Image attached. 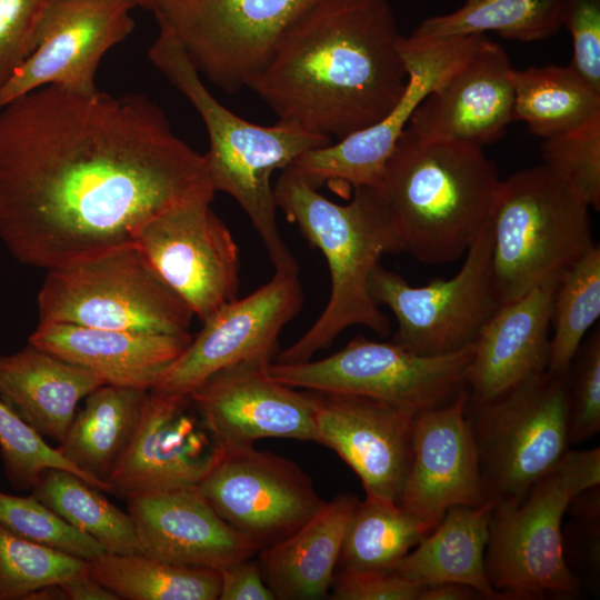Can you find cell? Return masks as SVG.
Segmentation results:
<instances>
[{
	"mask_svg": "<svg viewBox=\"0 0 600 600\" xmlns=\"http://www.w3.org/2000/svg\"><path fill=\"white\" fill-rule=\"evenodd\" d=\"M214 193L203 154L144 94L47 86L0 108V239L22 264L132 246L153 217Z\"/></svg>",
	"mask_w": 600,
	"mask_h": 600,
	"instance_id": "obj_1",
	"label": "cell"
},
{
	"mask_svg": "<svg viewBox=\"0 0 600 600\" xmlns=\"http://www.w3.org/2000/svg\"><path fill=\"white\" fill-rule=\"evenodd\" d=\"M388 0H318L248 88L279 123L340 140L384 118L408 73Z\"/></svg>",
	"mask_w": 600,
	"mask_h": 600,
	"instance_id": "obj_2",
	"label": "cell"
},
{
	"mask_svg": "<svg viewBox=\"0 0 600 600\" xmlns=\"http://www.w3.org/2000/svg\"><path fill=\"white\" fill-rule=\"evenodd\" d=\"M353 190L348 203H336L291 167L282 170L273 186L277 208L322 252L331 278L322 313L301 338L277 354L274 362L311 360L356 324L383 337L390 333L389 319L371 298L369 279L383 254L401 249L379 187Z\"/></svg>",
	"mask_w": 600,
	"mask_h": 600,
	"instance_id": "obj_3",
	"label": "cell"
},
{
	"mask_svg": "<svg viewBox=\"0 0 600 600\" xmlns=\"http://www.w3.org/2000/svg\"><path fill=\"white\" fill-rule=\"evenodd\" d=\"M500 182L481 146L424 140L407 127L379 190L401 252L440 264L466 254L490 220Z\"/></svg>",
	"mask_w": 600,
	"mask_h": 600,
	"instance_id": "obj_4",
	"label": "cell"
},
{
	"mask_svg": "<svg viewBox=\"0 0 600 600\" xmlns=\"http://www.w3.org/2000/svg\"><path fill=\"white\" fill-rule=\"evenodd\" d=\"M152 64L200 114L209 138L203 154L214 191L231 196L249 217L278 272H299L298 263L277 224L271 176L290 167L304 152L332 139L277 122L260 126L221 104L202 82L174 36L164 27L151 44Z\"/></svg>",
	"mask_w": 600,
	"mask_h": 600,
	"instance_id": "obj_5",
	"label": "cell"
},
{
	"mask_svg": "<svg viewBox=\"0 0 600 600\" xmlns=\"http://www.w3.org/2000/svg\"><path fill=\"white\" fill-rule=\"evenodd\" d=\"M600 486V449H569L517 503H491L486 571L502 600L576 599L581 582L564 556L570 503Z\"/></svg>",
	"mask_w": 600,
	"mask_h": 600,
	"instance_id": "obj_6",
	"label": "cell"
},
{
	"mask_svg": "<svg viewBox=\"0 0 600 600\" xmlns=\"http://www.w3.org/2000/svg\"><path fill=\"white\" fill-rule=\"evenodd\" d=\"M589 209L543 163L501 180L489 220L492 277L500 304L558 278L596 244Z\"/></svg>",
	"mask_w": 600,
	"mask_h": 600,
	"instance_id": "obj_7",
	"label": "cell"
},
{
	"mask_svg": "<svg viewBox=\"0 0 600 600\" xmlns=\"http://www.w3.org/2000/svg\"><path fill=\"white\" fill-rule=\"evenodd\" d=\"M487 501L519 502L570 449L566 376L547 370L487 401L467 400Z\"/></svg>",
	"mask_w": 600,
	"mask_h": 600,
	"instance_id": "obj_8",
	"label": "cell"
},
{
	"mask_svg": "<svg viewBox=\"0 0 600 600\" xmlns=\"http://www.w3.org/2000/svg\"><path fill=\"white\" fill-rule=\"evenodd\" d=\"M37 304L39 322L132 332L188 333L194 317L134 244L49 269Z\"/></svg>",
	"mask_w": 600,
	"mask_h": 600,
	"instance_id": "obj_9",
	"label": "cell"
},
{
	"mask_svg": "<svg viewBox=\"0 0 600 600\" xmlns=\"http://www.w3.org/2000/svg\"><path fill=\"white\" fill-rule=\"evenodd\" d=\"M473 343L442 356H420L390 341L358 337L316 361L269 364L270 374L296 389L356 394L413 413L451 402L467 389Z\"/></svg>",
	"mask_w": 600,
	"mask_h": 600,
	"instance_id": "obj_10",
	"label": "cell"
},
{
	"mask_svg": "<svg viewBox=\"0 0 600 600\" xmlns=\"http://www.w3.org/2000/svg\"><path fill=\"white\" fill-rule=\"evenodd\" d=\"M318 0H160L154 16L199 74L233 93L266 67L288 28Z\"/></svg>",
	"mask_w": 600,
	"mask_h": 600,
	"instance_id": "obj_11",
	"label": "cell"
},
{
	"mask_svg": "<svg viewBox=\"0 0 600 600\" xmlns=\"http://www.w3.org/2000/svg\"><path fill=\"white\" fill-rule=\"evenodd\" d=\"M492 231L486 224L466 252L457 274L413 287L380 263L369 291L396 317L392 342L420 356H442L471 346L501 306L493 283Z\"/></svg>",
	"mask_w": 600,
	"mask_h": 600,
	"instance_id": "obj_12",
	"label": "cell"
},
{
	"mask_svg": "<svg viewBox=\"0 0 600 600\" xmlns=\"http://www.w3.org/2000/svg\"><path fill=\"white\" fill-rule=\"evenodd\" d=\"M483 38L473 34L422 40L400 36L398 46L408 83L394 108L366 129L304 152L291 168L317 189L329 182L379 187L386 163L416 108L471 57Z\"/></svg>",
	"mask_w": 600,
	"mask_h": 600,
	"instance_id": "obj_13",
	"label": "cell"
},
{
	"mask_svg": "<svg viewBox=\"0 0 600 600\" xmlns=\"http://www.w3.org/2000/svg\"><path fill=\"white\" fill-rule=\"evenodd\" d=\"M212 197L177 204L147 221L133 244L201 322L239 291V248Z\"/></svg>",
	"mask_w": 600,
	"mask_h": 600,
	"instance_id": "obj_14",
	"label": "cell"
},
{
	"mask_svg": "<svg viewBox=\"0 0 600 600\" xmlns=\"http://www.w3.org/2000/svg\"><path fill=\"white\" fill-rule=\"evenodd\" d=\"M197 488L259 550L291 536L324 502L298 464L254 446L222 452Z\"/></svg>",
	"mask_w": 600,
	"mask_h": 600,
	"instance_id": "obj_15",
	"label": "cell"
},
{
	"mask_svg": "<svg viewBox=\"0 0 600 600\" xmlns=\"http://www.w3.org/2000/svg\"><path fill=\"white\" fill-rule=\"evenodd\" d=\"M299 272H278L262 287L234 299L202 322L201 330L149 391L190 393L219 370L243 361L272 362L279 334L301 310Z\"/></svg>",
	"mask_w": 600,
	"mask_h": 600,
	"instance_id": "obj_16",
	"label": "cell"
},
{
	"mask_svg": "<svg viewBox=\"0 0 600 600\" xmlns=\"http://www.w3.org/2000/svg\"><path fill=\"white\" fill-rule=\"evenodd\" d=\"M134 8L128 0H47L34 50L0 89V108L47 86L97 91L100 61L133 31Z\"/></svg>",
	"mask_w": 600,
	"mask_h": 600,
	"instance_id": "obj_17",
	"label": "cell"
},
{
	"mask_svg": "<svg viewBox=\"0 0 600 600\" xmlns=\"http://www.w3.org/2000/svg\"><path fill=\"white\" fill-rule=\"evenodd\" d=\"M190 396L148 391L132 436L107 482L124 499L197 487L221 456Z\"/></svg>",
	"mask_w": 600,
	"mask_h": 600,
	"instance_id": "obj_18",
	"label": "cell"
},
{
	"mask_svg": "<svg viewBox=\"0 0 600 600\" xmlns=\"http://www.w3.org/2000/svg\"><path fill=\"white\" fill-rule=\"evenodd\" d=\"M270 363L229 366L190 393L221 452L253 447L264 438L319 443L309 392L274 379Z\"/></svg>",
	"mask_w": 600,
	"mask_h": 600,
	"instance_id": "obj_19",
	"label": "cell"
},
{
	"mask_svg": "<svg viewBox=\"0 0 600 600\" xmlns=\"http://www.w3.org/2000/svg\"><path fill=\"white\" fill-rule=\"evenodd\" d=\"M307 391L319 443L352 469L366 497L397 502L411 462L414 413L369 397Z\"/></svg>",
	"mask_w": 600,
	"mask_h": 600,
	"instance_id": "obj_20",
	"label": "cell"
},
{
	"mask_svg": "<svg viewBox=\"0 0 600 600\" xmlns=\"http://www.w3.org/2000/svg\"><path fill=\"white\" fill-rule=\"evenodd\" d=\"M467 400L464 389L451 402L413 416L411 462L397 503L427 533L449 508L487 502Z\"/></svg>",
	"mask_w": 600,
	"mask_h": 600,
	"instance_id": "obj_21",
	"label": "cell"
},
{
	"mask_svg": "<svg viewBox=\"0 0 600 600\" xmlns=\"http://www.w3.org/2000/svg\"><path fill=\"white\" fill-rule=\"evenodd\" d=\"M512 71L504 49L484 37L471 57L419 103L408 127L424 140L481 147L499 140L513 121Z\"/></svg>",
	"mask_w": 600,
	"mask_h": 600,
	"instance_id": "obj_22",
	"label": "cell"
},
{
	"mask_svg": "<svg viewBox=\"0 0 600 600\" xmlns=\"http://www.w3.org/2000/svg\"><path fill=\"white\" fill-rule=\"evenodd\" d=\"M141 553L166 562L220 571L259 548L230 527L197 487L127 498Z\"/></svg>",
	"mask_w": 600,
	"mask_h": 600,
	"instance_id": "obj_23",
	"label": "cell"
},
{
	"mask_svg": "<svg viewBox=\"0 0 600 600\" xmlns=\"http://www.w3.org/2000/svg\"><path fill=\"white\" fill-rule=\"evenodd\" d=\"M557 279L501 304L484 324L468 368L469 401L493 400L547 370Z\"/></svg>",
	"mask_w": 600,
	"mask_h": 600,
	"instance_id": "obj_24",
	"label": "cell"
},
{
	"mask_svg": "<svg viewBox=\"0 0 600 600\" xmlns=\"http://www.w3.org/2000/svg\"><path fill=\"white\" fill-rule=\"evenodd\" d=\"M192 339L39 322L29 343L98 374L104 384L151 390Z\"/></svg>",
	"mask_w": 600,
	"mask_h": 600,
	"instance_id": "obj_25",
	"label": "cell"
},
{
	"mask_svg": "<svg viewBox=\"0 0 600 600\" xmlns=\"http://www.w3.org/2000/svg\"><path fill=\"white\" fill-rule=\"evenodd\" d=\"M101 384L94 372L31 343L0 354V398L41 437L58 443L80 400Z\"/></svg>",
	"mask_w": 600,
	"mask_h": 600,
	"instance_id": "obj_26",
	"label": "cell"
},
{
	"mask_svg": "<svg viewBox=\"0 0 600 600\" xmlns=\"http://www.w3.org/2000/svg\"><path fill=\"white\" fill-rule=\"evenodd\" d=\"M358 500L351 493L336 496L291 536L258 551L262 577L276 599L319 600L329 594Z\"/></svg>",
	"mask_w": 600,
	"mask_h": 600,
	"instance_id": "obj_27",
	"label": "cell"
},
{
	"mask_svg": "<svg viewBox=\"0 0 600 600\" xmlns=\"http://www.w3.org/2000/svg\"><path fill=\"white\" fill-rule=\"evenodd\" d=\"M491 509L489 501L449 508L393 571L422 587L456 582L474 588L483 599L502 600L486 571Z\"/></svg>",
	"mask_w": 600,
	"mask_h": 600,
	"instance_id": "obj_28",
	"label": "cell"
},
{
	"mask_svg": "<svg viewBox=\"0 0 600 600\" xmlns=\"http://www.w3.org/2000/svg\"><path fill=\"white\" fill-rule=\"evenodd\" d=\"M147 393L112 384L97 387L59 443L63 458L103 492H112L108 477L132 436Z\"/></svg>",
	"mask_w": 600,
	"mask_h": 600,
	"instance_id": "obj_29",
	"label": "cell"
},
{
	"mask_svg": "<svg viewBox=\"0 0 600 600\" xmlns=\"http://www.w3.org/2000/svg\"><path fill=\"white\" fill-rule=\"evenodd\" d=\"M513 121L543 139L600 117V93L571 66L549 64L512 71Z\"/></svg>",
	"mask_w": 600,
	"mask_h": 600,
	"instance_id": "obj_30",
	"label": "cell"
},
{
	"mask_svg": "<svg viewBox=\"0 0 600 600\" xmlns=\"http://www.w3.org/2000/svg\"><path fill=\"white\" fill-rule=\"evenodd\" d=\"M563 0H467L459 9L432 16L410 34L422 40L496 32L518 41L549 38L562 27Z\"/></svg>",
	"mask_w": 600,
	"mask_h": 600,
	"instance_id": "obj_31",
	"label": "cell"
},
{
	"mask_svg": "<svg viewBox=\"0 0 600 600\" xmlns=\"http://www.w3.org/2000/svg\"><path fill=\"white\" fill-rule=\"evenodd\" d=\"M89 574L127 600H217L220 572L174 564L142 553L104 552L89 561Z\"/></svg>",
	"mask_w": 600,
	"mask_h": 600,
	"instance_id": "obj_32",
	"label": "cell"
},
{
	"mask_svg": "<svg viewBox=\"0 0 600 600\" xmlns=\"http://www.w3.org/2000/svg\"><path fill=\"white\" fill-rule=\"evenodd\" d=\"M31 491L68 524L94 539L106 552L141 553L128 512L76 473L60 468L46 469Z\"/></svg>",
	"mask_w": 600,
	"mask_h": 600,
	"instance_id": "obj_33",
	"label": "cell"
},
{
	"mask_svg": "<svg viewBox=\"0 0 600 600\" xmlns=\"http://www.w3.org/2000/svg\"><path fill=\"white\" fill-rule=\"evenodd\" d=\"M397 502L366 497L353 508L338 564L354 572H391L426 536Z\"/></svg>",
	"mask_w": 600,
	"mask_h": 600,
	"instance_id": "obj_34",
	"label": "cell"
},
{
	"mask_svg": "<svg viewBox=\"0 0 600 600\" xmlns=\"http://www.w3.org/2000/svg\"><path fill=\"white\" fill-rule=\"evenodd\" d=\"M600 317V247L593 244L557 279L547 371L566 376L588 330Z\"/></svg>",
	"mask_w": 600,
	"mask_h": 600,
	"instance_id": "obj_35",
	"label": "cell"
},
{
	"mask_svg": "<svg viewBox=\"0 0 600 600\" xmlns=\"http://www.w3.org/2000/svg\"><path fill=\"white\" fill-rule=\"evenodd\" d=\"M89 569V561L26 540L0 526V600H27Z\"/></svg>",
	"mask_w": 600,
	"mask_h": 600,
	"instance_id": "obj_36",
	"label": "cell"
},
{
	"mask_svg": "<svg viewBox=\"0 0 600 600\" xmlns=\"http://www.w3.org/2000/svg\"><path fill=\"white\" fill-rule=\"evenodd\" d=\"M0 526L26 540L87 561L106 552L94 539L72 528L32 494L0 491Z\"/></svg>",
	"mask_w": 600,
	"mask_h": 600,
	"instance_id": "obj_37",
	"label": "cell"
},
{
	"mask_svg": "<svg viewBox=\"0 0 600 600\" xmlns=\"http://www.w3.org/2000/svg\"><path fill=\"white\" fill-rule=\"evenodd\" d=\"M0 457L9 483L17 490H31L49 468L76 473L92 481L52 448L0 398ZM96 488V487H94Z\"/></svg>",
	"mask_w": 600,
	"mask_h": 600,
	"instance_id": "obj_38",
	"label": "cell"
},
{
	"mask_svg": "<svg viewBox=\"0 0 600 600\" xmlns=\"http://www.w3.org/2000/svg\"><path fill=\"white\" fill-rule=\"evenodd\" d=\"M543 164L566 180L589 208L600 209V117L544 139Z\"/></svg>",
	"mask_w": 600,
	"mask_h": 600,
	"instance_id": "obj_39",
	"label": "cell"
},
{
	"mask_svg": "<svg viewBox=\"0 0 600 600\" xmlns=\"http://www.w3.org/2000/svg\"><path fill=\"white\" fill-rule=\"evenodd\" d=\"M570 444L586 441L600 431V330L580 344L567 372Z\"/></svg>",
	"mask_w": 600,
	"mask_h": 600,
	"instance_id": "obj_40",
	"label": "cell"
},
{
	"mask_svg": "<svg viewBox=\"0 0 600 600\" xmlns=\"http://www.w3.org/2000/svg\"><path fill=\"white\" fill-rule=\"evenodd\" d=\"M47 0H0V89L36 47V30Z\"/></svg>",
	"mask_w": 600,
	"mask_h": 600,
	"instance_id": "obj_41",
	"label": "cell"
},
{
	"mask_svg": "<svg viewBox=\"0 0 600 600\" xmlns=\"http://www.w3.org/2000/svg\"><path fill=\"white\" fill-rule=\"evenodd\" d=\"M562 27L571 34V68L600 93V0H563Z\"/></svg>",
	"mask_w": 600,
	"mask_h": 600,
	"instance_id": "obj_42",
	"label": "cell"
},
{
	"mask_svg": "<svg viewBox=\"0 0 600 600\" xmlns=\"http://www.w3.org/2000/svg\"><path fill=\"white\" fill-rule=\"evenodd\" d=\"M424 587L391 572L339 570L331 586L334 600H420Z\"/></svg>",
	"mask_w": 600,
	"mask_h": 600,
	"instance_id": "obj_43",
	"label": "cell"
},
{
	"mask_svg": "<svg viewBox=\"0 0 600 600\" xmlns=\"http://www.w3.org/2000/svg\"><path fill=\"white\" fill-rule=\"evenodd\" d=\"M220 572L219 600H276L257 559L238 561Z\"/></svg>",
	"mask_w": 600,
	"mask_h": 600,
	"instance_id": "obj_44",
	"label": "cell"
},
{
	"mask_svg": "<svg viewBox=\"0 0 600 600\" xmlns=\"http://www.w3.org/2000/svg\"><path fill=\"white\" fill-rule=\"evenodd\" d=\"M67 600H120L117 594L96 581L88 571L60 583Z\"/></svg>",
	"mask_w": 600,
	"mask_h": 600,
	"instance_id": "obj_45",
	"label": "cell"
},
{
	"mask_svg": "<svg viewBox=\"0 0 600 600\" xmlns=\"http://www.w3.org/2000/svg\"><path fill=\"white\" fill-rule=\"evenodd\" d=\"M483 599L474 588L456 582L424 587L420 600H473Z\"/></svg>",
	"mask_w": 600,
	"mask_h": 600,
	"instance_id": "obj_46",
	"label": "cell"
},
{
	"mask_svg": "<svg viewBox=\"0 0 600 600\" xmlns=\"http://www.w3.org/2000/svg\"><path fill=\"white\" fill-rule=\"evenodd\" d=\"M132 2L136 7H142L152 12L158 8L160 0H128Z\"/></svg>",
	"mask_w": 600,
	"mask_h": 600,
	"instance_id": "obj_47",
	"label": "cell"
}]
</instances>
